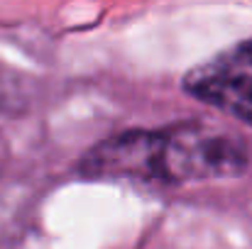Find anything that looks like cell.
Here are the masks:
<instances>
[{
  "label": "cell",
  "mask_w": 252,
  "mask_h": 249,
  "mask_svg": "<svg viewBox=\"0 0 252 249\" xmlns=\"http://www.w3.org/2000/svg\"><path fill=\"white\" fill-rule=\"evenodd\" d=\"M184 88L198 100L252 125V39L191 69L184 79Z\"/></svg>",
  "instance_id": "2"
},
{
  "label": "cell",
  "mask_w": 252,
  "mask_h": 249,
  "mask_svg": "<svg viewBox=\"0 0 252 249\" xmlns=\"http://www.w3.org/2000/svg\"><path fill=\"white\" fill-rule=\"evenodd\" d=\"M248 166V147L235 135L203 122L159 132H125L93 147L81 171L95 178H135L186 183L238 176Z\"/></svg>",
  "instance_id": "1"
}]
</instances>
